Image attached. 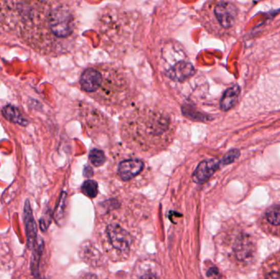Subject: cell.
I'll return each mask as SVG.
<instances>
[{
	"mask_svg": "<svg viewBox=\"0 0 280 279\" xmlns=\"http://www.w3.org/2000/svg\"><path fill=\"white\" fill-rule=\"evenodd\" d=\"M61 1L0 2V28L49 56L72 51L78 37V19L72 4Z\"/></svg>",
	"mask_w": 280,
	"mask_h": 279,
	"instance_id": "obj_1",
	"label": "cell"
},
{
	"mask_svg": "<svg viewBox=\"0 0 280 279\" xmlns=\"http://www.w3.org/2000/svg\"><path fill=\"white\" fill-rule=\"evenodd\" d=\"M176 131L172 114L158 106L136 108L120 120L124 143L133 151L145 154H156L169 147Z\"/></svg>",
	"mask_w": 280,
	"mask_h": 279,
	"instance_id": "obj_2",
	"label": "cell"
},
{
	"mask_svg": "<svg viewBox=\"0 0 280 279\" xmlns=\"http://www.w3.org/2000/svg\"><path fill=\"white\" fill-rule=\"evenodd\" d=\"M80 85L95 102L112 109L128 106L135 97L129 74L114 64H95L85 68L80 76Z\"/></svg>",
	"mask_w": 280,
	"mask_h": 279,
	"instance_id": "obj_3",
	"label": "cell"
},
{
	"mask_svg": "<svg viewBox=\"0 0 280 279\" xmlns=\"http://www.w3.org/2000/svg\"><path fill=\"white\" fill-rule=\"evenodd\" d=\"M232 256L238 267L248 272L257 262V239L249 227L239 225L233 231L231 242Z\"/></svg>",
	"mask_w": 280,
	"mask_h": 279,
	"instance_id": "obj_4",
	"label": "cell"
},
{
	"mask_svg": "<svg viewBox=\"0 0 280 279\" xmlns=\"http://www.w3.org/2000/svg\"><path fill=\"white\" fill-rule=\"evenodd\" d=\"M209 8H211V11L208 8L203 6L205 9H207L208 12L202 8L201 10L207 12L208 14L212 15L214 20L219 27L224 30H228L231 28L234 23H235L236 18H237L238 9L234 4L230 2H225V1H221V2L216 3L213 6H210L208 4H206Z\"/></svg>",
	"mask_w": 280,
	"mask_h": 279,
	"instance_id": "obj_5",
	"label": "cell"
},
{
	"mask_svg": "<svg viewBox=\"0 0 280 279\" xmlns=\"http://www.w3.org/2000/svg\"><path fill=\"white\" fill-rule=\"evenodd\" d=\"M257 225L266 235L280 239V203L266 208L258 218Z\"/></svg>",
	"mask_w": 280,
	"mask_h": 279,
	"instance_id": "obj_6",
	"label": "cell"
},
{
	"mask_svg": "<svg viewBox=\"0 0 280 279\" xmlns=\"http://www.w3.org/2000/svg\"><path fill=\"white\" fill-rule=\"evenodd\" d=\"M106 233L114 248L122 252H127L131 247L132 239L129 232L119 224H109L106 228Z\"/></svg>",
	"mask_w": 280,
	"mask_h": 279,
	"instance_id": "obj_7",
	"label": "cell"
},
{
	"mask_svg": "<svg viewBox=\"0 0 280 279\" xmlns=\"http://www.w3.org/2000/svg\"><path fill=\"white\" fill-rule=\"evenodd\" d=\"M256 279H280V249L263 261Z\"/></svg>",
	"mask_w": 280,
	"mask_h": 279,
	"instance_id": "obj_8",
	"label": "cell"
},
{
	"mask_svg": "<svg viewBox=\"0 0 280 279\" xmlns=\"http://www.w3.org/2000/svg\"><path fill=\"white\" fill-rule=\"evenodd\" d=\"M24 222L26 232H27V247L30 250H32L38 240V235H37L38 228L33 216L31 203L28 200L26 201L24 205Z\"/></svg>",
	"mask_w": 280,
	"mask_h": 279,
	"instance_id": "obj_9",
	"label": "cell"
},
{
	"mask_svg": "<svg viewBox=\"0 0 280 279\" xmlns=\"http://www.w3.org/2000/svg\"><path fill=\"white\" fill-rule=\"evenodd\" d=\"M143 168L144 163L141 160L127 159L119 164L117 172L121 180L129 181L139 176L143 171Z\"/></svg>",
	"mask_w": 280,
	"mask_h": 279,
	"instance_id": "obj_10",
	"label": "cell"
},
{
	"mask_svg": "<svg viewBox=\"0 0 280 279\" xmlns=\"http://www.w3.org/2000/svg\"><path fill=\"white\" fill-rule=\"evenodd\" d=\"M219 165V161L217 159L207 160L201 162L192 175V180L198 184L207 181L215 173Z\"/></svg>",
	"mask_w": 280,
	"mask_h": 279,
	"instance_id": "obj_11",
	"label": "cell"
},
{
	"mask_svg": "<svg viewBox=\"0 0 280 279\" xmlns=\"http://www.w3.org/2000/svg\"><path fill=\"white\" fill-rule=\"evenodd\" d=\"M240 94V88L239 85H233L225 90L221 100V108L224 112L230 110L237 103L238 98Z\"/></svg>",
	"mask_w": 280,
	"mask_h": 279,
	"instance_id": "obj_12",
	"label": "cell"
},
{
	"mask_svg": "<svg viewBox=\"0 0 280 279\" xmlns=\"http://www.w3.org/2000/svg\"><path fill=\"white\" fill-rule=\"evenodd\" d=\"M39 240H37L35 247L32 249L33 252L31 255V273L35 277H38L39 271V262H40L41 255L43 254L44 242L40 238H38Z\"/></svg>",
	"mask_w": 280,
	"mask_h": 279,
	"instance_id": "obj_13",
	"label": "cell"
},
{
	"mask_svg": "<svg viewBox=\"0 0 280 279\" xmlns=\"http://www.w3.org/2000/svg\"><path fill=\"white\" fill-rule=\"evenodd\" d=\"M2 113L4 117L11 122L16 123V124H19L20 125H27L28 123L27 120L21 116L18 109L15 106H11V105L5 106L3 109Z\"/></svg>",
	"mask_w": 280,
	"mask_h": 279,
	"instance_id": "obj_14",
	"label": "cell"
},
{
	"mask_svg": "<svg viewBox=\"0 0 280 279\" xmlns=\"http://www.w3.org/2000/svg\"><path fill=\"white\" fill-rule=\"evenodd\" d=\"M66 199H67V194L62 192L53 214V217L55 220V222L59 225L61 224V221L63 220L64 214H65Z\"/></svg>",
	"mask_w": 280,
	"mask_h": 279,
	"instance_id": "obj_15",
	"label": "cell"
},
{
	"mask_svg": "<svg viewBox=\"0 0 280 279\" xmlns=\"http://www.w3.org/2000/svg\"><path fill=\"white\" fill-rule=\"evenodd\" d=\"M98 184L94 180H86L81 187V191L86 197L94 198L98 194Z\"/></svg>",
	"mask_w": 280,
	"mask_h": 279,
	"instance_id": "obj_16",
	"label": "cell"
},
{
	"mask_svg": "<svg viewBox=\"0 0 280 279\" xmlns=\"http://www.w3.org/2000/svg\"><path fill=\"white\" fill-rule=\"evenodd\" d=\"M89 159L93 165L98 167L103 165L106 161V157L103 152L98 149H93L89 154Z\"/></svg>",
	"mask_w": 280,
	"mask_h": 279,
	"instance_id": "obj_17",
	"label": "cell"
},
{
	"mask_svg": "<svg viewBox=\"0 0 280 279\" xmlns=\"http://www.w3.org/2000/svg\"><path fill=\"white\" fill-rule=\"evenodd\" d=\"M52 217H53V214L51 213L50 209H47L45 210L43 216L39 220V228L42 232H46L48 228H49V225L52 222Z\"/></svg>",
	"mask_w": 280,
	"mask_h": 279,
	"instance_id": "obj_18",
	"label": "cell"
},
{
	"mask_svg": "<svg viewBox=\"0 0 280 279\" xmlns=\"http://www.w3.org/2000/svg\"><path fill=\"white\" fill-rule=\"evenodd\" d=\"M240 152L237 149H233L231 151H229V153H226L224 156L223 159H222V163L224 165H228V164L232 163L233 161L237 159L238 157H240Z\"/></svg>",
	"mask_w": 280,
	"mask_h": 279,
	"instance_id": "obj_19",
	"label": "cell"
},
{
	"mask_svg": "<svg viewBox=\"0 0 280 279\" xmlns=\"http://www.w3.org/2000/svg\"><path fill=\"white\" fill-rule=\"evenodd\" d=\"M207 276L209 277H211L213 279H220L221 274H220L219 270L217 267H211L207 270Z\"/></svg>",
	"mask_w": 280,
	"mask_h": 279,
	"instance_id": "obj_20",
	"label": "cell"
},
{
	"mask_svg": "<svg viewBox=\"0 0 280 279\" xmlns=\"http://www.w3.org/2000/svg\"><path fill=\"white\" fill-rule=\"evenodd\" d=\"M139 279H158V277H156L154 274H145V275L142 276Z\"/></svg>",
	"mask_w": 280,
	"mask_h": 279,
	"instance_id": "obj_21",
	"label": "cell"
},
{
	"mask_svg": "<svg viewBox=\"0 0 280 279\" xmlns=\"http://www.w3.org/2000/svg\"><path fill=\"white\" fill-rule=\"evenodd\" d=\"M84 279H98L97 278L96 276L92 275V274H89V275L86 276L85 277H84Z\"/></svg>",
	"mask_w": 280,
	"mask_h": 279,
	"instance_id": "obj_22",
	"label": "cell"
}]
</instances>
